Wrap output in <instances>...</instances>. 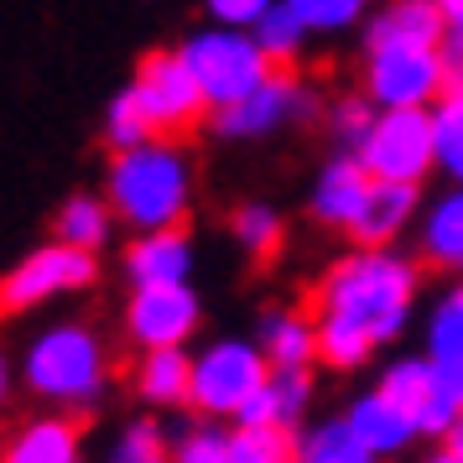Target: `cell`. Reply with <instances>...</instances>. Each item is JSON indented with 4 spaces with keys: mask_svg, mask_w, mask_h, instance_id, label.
Here are the masks:
<instances>
[{
    "mask_svg": "<svg viewBox=\"0 0 463 463\" xmlns=\"http://www.w3.org/2000/svg\"><path fill=\"white\" fill-rule=\"evenodd\" d=\"M417 266L391 245H359L344 255L317 292V359L334 370H354L370 349L391 344L411 317Z\"/></svg>",
    "mask_w": 463,
    "mask_h": 463,
    "instance_id": "cell-1",
    "label": "cell"
},
{
    "mask_svg": "<svg viewBox=\"0 0 463 463\" xmlns=\"http://www.w3.org/2000/svg\"><path fill=\"white\" fill-rule=\"evenodd\" d=\"M105 198L115 209V219H126L130 230H141V234L177 230L193 203L188 156L172 141H162V136L136 151H115L109 177H105Z\"/></svg>",
    "mask_w": 463,
    "mask_h": 463,
    "instance_id": "cell-2",
    "label": "cell"
},
{
    "mask_svg": "<svg viewBox=\"0 0 463 463\" xmlns=\"http://www.w3.org/2000/svg\"><path fill=\"white\" fill-rule=\"evenodd\" d=\"M22 380L43 401H52V406L84 411V406L99 401V391H105V380H109L105 344H99L94 328H84V323L43 328L22 354Z\"/></svg>",
    "mask_w": 463,
    "mask_h": 463,
    "instance_id": "cell-3",
    "label": "cell"
},
{
    "mask_svg": "<svg viewBox=\"0 0 463 463\" xmlns=\"http://www.w3.org/2000/svg\"><path fill=\"white\" fill-rule=\"evenodd\" d=\"M177 52H183V63L193 68V79L203 89L209 109H230V105H240V99H250L255 89L276 73V63L260 52L255 32H245V26L193 32Z\"/></svg>",
    "mask_w": 463,
    "mask_h": 463,
    "instance_id": "cell-4",
    "label": "cell"
},
{
    "mask_svg": "<svg viewBox=\"0 0 463 463\" xmlns=\"http://www.w3.org/2000/svg\"><path fill=\"white\" fill-rule=\"evenodd\" d=\"M354 156L375 183H417L421 188V177L438 167L432 109H380Z\"/></svg>",
    "mask_w": 463,
    "mask_h": 463,
    "instance_id": "cell-5",
    "label": "cell"
},
{
    "mask_svg": "<svg viewBox=\"0 0 463 463\" xmlns=\"http://www.w3.org/2000/svg\"><path fill=\"white\" fill-rule=\"evenodd\" d=\"M271 380V359L260 344L219 338L203 354H193V406L209 417H240V406Z\"/></svg>",
    "mask_w": 463,
    "mask_h": 463,
    "instance_id": "cell-6",
    "label": "cell"
},
{
    "mask_svg": "<svg viewBox=\"0 0 463 463\" xmlns=\"http://www.w3.org/2000/svg\"><path fill=\"white\" fill-rule=\"evenodd\" d=\"M448 89L442 47L401 43V47H370L364 68V94L380 109H432Z\"/></svg>",
    "mask_w": 463,
    "mask_h": 463,
    "instance_id": "cell-7",
    "label": "cell"
},
{
    "mask_svg": "<svg viewBox=\"0 0 463 463\" xmlns=\"http://www.w3.org/2000/svg\"><path fill=\"white\" fill-rule=\"evenodd\" d=\"M130 94H136V105L146 109V120L156 136H177V130H188L203 120V89L193 79V68L183 63V52H151L146 63L136 68V79H130Z\"/></svg>",
    "mask_w": 463,
    "mask_h": 463,
    "instance_id": "cell-8",
    "label": "cell"
},
{
    "mask_svg": "<svg viewBox=\"0 0 463 463\" xmlns=\"http://www.w3.org/2000/svg\"><path fill=\"white\" fill-rule=\"evenodd\" d=\"M89 281H94V255L52 240V245L22 255L11 266V276L0 281V307L26 313V307H43V302H52V297H63V292H79Z\"/></svg>",
    "mask_w": 463,
    "mask_h": 463,
    "instance_id": "cell-9",
    "label": "cell"
},
{
    "mask_svg": "<svg viewBox=\"0 0 463 463\" xmlns=\"http://www.w3.org/2000/svg\"><path fill=\"white\" fill-rule=\"evenodd\" d=\"M307 115H313V94L297 79H287V73H271L250 99H240L230 109H213V126L230 141H260V136L281 130L287 120H307Z\"/></svg>",
    "mask_w": 463,
    "mask_h": 463,
    "instance_id": "cell-10",
    "label": "cell"
},
{
    "mask_svg": "<svg viewBox=\"0 0 463 463\" xmlns=\"http://www.w3.org/2000/svg\"><path fill=\"white\" fill-rule=\"evenodd\" d=\"M126 328L141 349H183L198 328V297L188 281L183 287H136Z\"/></svg>",
    "mask_w": 463,
    "mask_h": 463,
    "instance_id": "cell-11",
    "label": "cell"
},
{
    "mask_svg": "<svg viewBox=\"0 0 463 463\" xmlns=\"http://www.w3.org/2000/svg\"><path fill=\"white\" fill-rule=\"evenodd\" d=\"M370 188H375V177L364 172V162H359L354 151H344V156H334L328 167L317 172L313 183V219L317 224H328V230H354L359 209H364V198H370Z\"/></svg>",
    "mask_w": 463,
    "mask_h": 463,
    "instance_id": "cell-12",
    "label": "cell"
},
{
    "mask_svg": "<svg viewBox=\"0 0 463 463\" xmlns=\"http://www.w3.org/2000/svg\"><path fill=\"white\" fill-rule=\"evenodd\" d=\"M193 271V245L177 230L141 234L126 250V276L130 287H183Z\"/></svg>",
    "mask_w": 463,
    "mask_h": 463,
    "instance_id": "cell-13",
    "label": "cell"
},
{
    "mask_svg": "<svg viewBox=\"0 0 463 463\" xmlns=\"http://www.w3.org/2000/svg\"><path fill=\"white\" fill-rule=\"evenodd\" d=\"M307 396H313V375L307 370H271V380L240 406L234 427H287L292 432L302 421V411H307Z\"/></svg>",
    "mask_w": 463,
    "mask_h": 463,
    "instance_id": "cell-14",
    "label": "cell"
},
{
    "mask_svg": "<svg viewBox=\"0 0 463 463\" xmlns=\"http://www.w3.org/2000/svg\"><path fill=\"white\" fill-rule=\"evenodd\" d=\"M344 417H349V427L359 432V442H364L375 458H385V453H401V448H411V442L421 438L417 421L406 417L396 401H385L380 391H364V396H354Z\"/></svg>",
    "mask_w": 463,
    "mask_h": 463,
    "instance_id": "cell-15",
    "label": "cell"
},
{
    "mask_svg": "<svg viewBox=\"0 0 463 463\" xmlns=\"http://www.w3.org/2000/svg\"><path fill=\"white\" fill-rule=\"evenodd\" d=\"M0 463H84V448H79V427L68 417H32L22 421Z\"/></svg>",
    "mask_w": 463,
    "mask_h": 463,
    "instance_id": "cell-16",
    "label": "cell"
},
{
    "mask_svg": "<svg viewBox=\"0 0 463 463\" xmlns=\"http://www.w3.org/2000/svg\"><path fill=\"white\" fill-rule=\"evenodd\" d=\"M411 219H417V183H375L349 234L359 245H391Z\"/></svg>",
    "mask_w": 463,
    "mask_h": 463,
    "instance_id": "cell-17",
    "label": "cell"
},
{
    "mask_svg": "<svg viewBox=\"0 0 463 463\" xmlns=\"http://www.w3.org/2000/svg\"><path fill=\"white\" fill-rule=\"evenodd\" d=\"M442 22L438 0H391L370 22V47H401V43H421V47H442Z\"/></svg>",
    "mask_w": 463,
    "mask_h": 463,
    "instance_id": "cell-18",
    "label": "cell"
},
{
    "mask_svg": "<svg viewBox=\"0 0 463 463\" xmlns=\"http://www.w3.org/2000/svg\"><path fill=\"white\" fill-rule=\"evenodd\" d=\"M260 349L271 359V370H307L317 359V317L266 313L260 317Z\"/></svg>",
    "mask_w": 463,
    "mask_h": 463,
    "instance_id": "cell-19",
    "label": "cell"
},
{
    "mask_svg": "<svg viewBox=\"0 0 463 463\" xmlns=\"http://www.w3.org/2000/svg\"><path fill=\"white\" fill-rule=\"evenodd\" d=\"M421 255L442 271H463V188L442 193L421 219Z\"/></svg>",
    "mask_w": 463,
    "mask_h": 463,
    "instance_id": "cell-20",
    "label": "cell"
},
{
    "mask_svg": "<svg viewBox=\"0 0 463 463\" xmlns=\"http://www.w3.org/2000/svg\"><path fill=\"white\" fill-rule=\"evenodd\" d=\"M136 391L156 406H177L193 401V354L183 349H146V359L136 364Z\"/></svg>",
    "mask_w": 463,
    "mask_h": 463,
    "instance_id": "cell-21",
    "label": "cell"
},
{
    "mask_svg": "<svg viewBox=\"0 0 463 463\" xmlns=\"http://www.w3.org/2000/svg\"><path fill=\"white\" fill-rule=\"evenodd\" d=\"M109 224H115V209H109V198H94V193H73L63 209H58V240L73 245V250H99L109 240Z\"/></svg>",
    "mask_w": 463,
    "mask_h": 463,
    "instance_id": "cell-22",
    "label": "cell"
},
{
    "mask_svg": "<svg viewBox=\"0 0 463 463\" xmlns=\"http://www.w3.org/2000/svg\"><path fill=\"white\" fill-rule=\"evenodd\" d=\"M297 463H375V453L359 442L349 417H334L297 432Z\"/></svg>",
    "mask_w": 463,
    "mask_h": 463,
    "instance_id": "cell-23",
    "label": "cell"
},
{
    "mask_svg": "<svg viewBox=\"0 0 463 463\" xmlns=\"http://www.w3.org/2000/svg\"><path fill=\"white\" fill-rule=\"evenodd\" d=\"M427 359L438 364L442 375H453L463 385V287H453V292L432 307V323H427Z\"/></svg>",
    "mask_w": 463,
    "mask_h": 463,
    "instance_id": "cell-24",
    "label": "cell"
},
{
    "mask_svg": "<svg viewBox=\"0 0 463 463\" xmlns=\"http://www.w3.org/2000/svg\"><path fill=\"white\" fill-rule=\"evenodd\" d=\"M375 391L385 401H396L421 432V411H427V401H432V391H438V364H432V359H396V364L380 375Z\"/></svg>",
    "mask_w": 463,
    "mask_h": 463,
    "instance_id": "cell-25",
    "label": "cell"
},
{
    "mask_svg": "<svg viewBox=\"0 0 463 463\" xmlns=\"http://www.w3.org/2000/svg\"><path fill=\"white\" fill-rule=\"evenodd\" d=\"M432 130H438V167L463 188V84H448L432 105Z\"/></svg>",
    "mask_w": 463,
    "mask_h": 463,
    "instance_id": "cell-26",
    "label": "cell"
},
{
    "mask_svg": "<svg viewBox=\"0 0 463 463\" xmlns=\"http://www.w3.org/2000/svg\"><path fill=\"white\" fill-rule=\"evenodd\" d=\"M250 32H255V43H260V52H266L276 68L292 63L297 52H302V37H307V26L297 22V11L287 5V0H276V5L250 26Z\"/></svg>",
    "mask_w": 463,
    "mask_h": 463,
    "instance_id": "cell-27",
    "label": "cell"
},
{
    "mask_svg": "<svg viewBox=\"0 0 463 463\" xmlns=\"http://www.w3.org/2000/svg\"><path fill=\"white\" fill-rule=\"evenodd\" d=\"M230 463H297V438L287 427H234Z\"/></svg>",
    "mask_w": 463,
    "mask_h": 463,
    "instance_id": "cell-28",
    "label": "cell"
},
{
    "mask_svg": "<svg viewBox=\"0 0 463 463\" xmlns=\"http://www.w3.org/2000/svg\"><path fill=\"white\" fill-rule=\"evenodd\" d=\"M105 141L115 151H136V146H146V141H156L146 109L136 105V94H130V89H120V94L109 99V109H105Z\"/></svg>",
    "mask_w": 463,
    "mask_h": 463,
    "instance_id": "cell-29",
    "label": "cell"
},
{
    "mask_svg": "<svg viewBox=\"0 0 463 463\" xmlns=\"http://www.w3.org/2000/svg\"><path fill=\"white\" fill-rule=\"evenodd\" d=\"M234 240H240V250L255 255V260H271L276 245H281V219H276V209H266V203H245V209H234Z\"/></svg>",
    "mask_w": 463,
    "mask_h": 463,
    "instance_id": "cell-30",
    "label": "cell"
},
{
    "mask_svg": "<svg viewBox=\"0 0 463 463\" xmlns=\"http://www.w3.org/2000/svg\"><path fill=\"white\" fill-rule=\"evenodd\" d=\"M287 5L307 32H344V26H359V16L370 11V0H287Z\"/></svg>",
    "mask_w": 463,
    "mask_h": 463,
    "instance_id": "cell-31",
    "label": "cell"
},
{
    "mask_svg": "<svg viewBox=\"0 0 463 463\" xmlns=\"http://www.w3.org/2000/svg\"><path fill=\"white\" fill-rule=\"evenodd\" d=\"M375 115L380 105L364 94V99H338L334 105V136H338V146L344 151H359V141L370 136V126H375Z\"/></svg>",
    "mask_w": 463,
    "mask_h": 463,
    "instance_id": "cell-32",
    "label": "cell"
},
{
    "mask_svg": "<svg viewBox=\"0 0 463 463\" xmlns=\"http://www.w3.org/2000/svg\"><path fill=\"white\" fill-rule=\"evenodd\" d=\"M109 463H167V442L151 421H136V427H126V438L115 442Z\"/></svg>",
    "mask_w": 463,
    "mask_h": 463,
    "instance_id": "cell-33",
    "label": "cell"
},
{
    "mask_svg": "<svg viewBox=\"0 0 463 463\" xmlns=\"http://www.w3.org/2000/svg\"><path fill=\"white\" fill-rule=\"evenodd\" d=\"M172 463H230V432L198 427V432H188V438L177 442Z\"/></svg>",
    "mask_w": 463,
    "mask_h": 463,
    "instance_id": "cell-34",
    "label": "cell"
},
{
    "mask_svg": "<svg viewBox=\"0 0 463 463\" xmlns=\"http://www.w3.org/2000/svg\"><path fill=\"white\" fill-rule=\"evenodd\" d=\"M203 5H209V16L219 26H245V32H250V26L271 11L276 0H203Z\"/></svg>",
    "mask_w": 463,
    "mask_h": 463,
    "instance_id": "cell-35",
    "label": "cell"
},
{
    "mask_svg": "<svg viewBox=\"0 0 463 463\" xmlns=\"http://www.w3.org/2000/svg\"><path fill=\"white\" fill-rule=\"evenodd\" d=\"M442 68H448V84H463V26L442 32Z\"/></svg>",
    "mask_w": 463,
    "mask_h": 463,
    "instance_id": "cell-36",
    "label": "cell"
},
{
    "mask_svg": "<svg viewBox=\"0 0 463 463\" xmlns=\"http://www.w3.org/2000/svg\"><path fill=\"white\" fill-rule=\"evenodd\" d=\"M438 11L448 26H463V0H438Z\"/></svg>",
    "mask_w": 463,
    "mask_h": 463,
    "instance_id": "cell-37",
    "label": "cell"
},
{
    "mask_svg": "<svg viewBox=\"0 0 463 463\" xmlns=\"http://www.w3.org/2000/svg\"><path fill=\"white\" fill-rule=\"evenodd\" d=\"M442 448H448V453H453V458H463V417H458V427H453V432H448V438H442Z\"/></svg>",
    "mask_w": 463,
    "mask_h": 463,
    "instance_id": "cell-38",
    "label": "cell"
},
{
    "mask_svg": "<svg viewBox=\"0 0 463 463\" xmlns=\"http://www.w3.org/2000/svg\"><path fill=\"white\" fill-rule=\"evenodd\" d=\"M5 391H11V364H5V349H0V401H5Z\"/></svg>",
    "mask_w": 463,
    "mask_h": 463,
    "instance_id": "cell-39",
    "label": "cell"
},
{
    "mask_svg": "<svg viewBox=\"0 0 463 463\" xmlns=\"http://www.w3.org/2000/svg\"><path fill=\"white\" fill-rule=\"evenodd\" d=\"M421 463H463V458H453V453L442 448V453H432V458H421Z\"/></svg>",
    "mask_w": 463,
    "mask_h": 463,
    "instance_id": "cell-40",
    "label": "cell"
}]
</instances>
